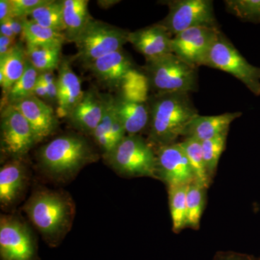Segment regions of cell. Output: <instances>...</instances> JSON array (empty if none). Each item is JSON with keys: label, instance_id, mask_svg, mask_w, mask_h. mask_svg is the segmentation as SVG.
Instances as JSON below:
<instances>
[{"label": "cell", "instance_id": "cell-1", "mask_svg": "<svg viewBox=\"0 0 260 260\" xmlns=\"http://www.w3.org/2000/svg\"><path fill=\"white\" fill-rule=\"evenodd\" d=\"M149 106V143L157 148L176 143L188 124L199 114L186 92L156 93Z\"/></svg>", "mask_w": 260, "mask_h": 260}, {"label": "cell", "instance_id": "cell-2", "mask_svg": "<svg viewBox=\"0 0 260 260\" xmlns=\"http://www.w3.org/2000/svg\"><path fill=\"white\" fill-rule=\"evenodd\" d=\"M88 142L74 135H62L40 149L39 160L43 169L56 177H68L95 160Z\"/></svg>", "mask_w": 260, "mask_h": 260}, {"label": "cell", "instance_id": "cell-3", "mask_svg": "<svg viewBox=\"0 0 260 260\" xmlns=\"http://www.w3.org/2000/svg\"><path fill=\"white\" fill-rule=\"evenodd\" d=\"M144 74L150 88L156 93L195 91L198 89L197 68L174 53L146 60Z\"/></svg>", "mask_w": 260, "mask_h": 260}, {"label": "cell", "instance_id": "cell-4", "mask_svg": "<svg viewBox=\"0 0 260 260\" xmlns=\"http://www.w3.org/2000/svg\"><path fill=\"white\" fill-rule=\"evenodd\" d=\"M25 213L43 236L54 243L71 219V206L64 197L50 191H38L25 205Z\"/></svg>", "mask_w": 260, "mask_h": 260}, {"label": "cell", "instance_id": "cell-5", "mask_svg": "<svg viewBox=\"0 0 260 260\" xmlns=\"http://www.w3.org/2000/svg\"><path fill=\"white\" fill-rule=\"evenodd\" d=\"M104 156L121 175L156 178V155L153 145L138 135H126Z\"/></svg>", "mask_w": 260, "mask_h": 260}, {"label": "cell", "instance_id": "cell-6", "mask_svg": "<svg viewBox=\"0 0 260 260\" xmlns=\"http://www.w3.org/2000/svg\"><path fill=\"white\" fill-rule=\"evenodd\" d=\"M203 66L232 75L251 93L260 95V68L249 64L221 32L210 48Z\"/></svg>", "mask_w": 260, "mask_h": 260}, {"label": "cell", "instance_id": "cell-7", "mask_svg": "<svg viewBox=\"0 0 260 260\" xmlns=\"http://www.w3.org/2000/svg\"><path fill=\"white\" fill-rule=\"evenodd\" d=\"M129 32L104 23L93 20L75 39L78 59L88 66L102 56L121 50L128 42Z\"/></svg>", "mask_w": 260, "mask_h": 260}, {"label": "cell", "instance_id": "cell-8", "mask_svg": "<svg viewBox=\"0 0 260 260\" xmlns=\"http://www.w3.org/2000/svg\"><path fill=\"white\" fill-rule=\"evenodd\" d=\"M169 14L160 24L172 35L195 28L218 27L213 1L210 0H175L167 2Z\"/></svg>", "mask_w": 260, "mask_h": 260}, {"label": "cell", "instance_id": "cell-9", "mask_svg": "<svg viewBox=\"0 0 260 260\" xmlns=\"http://www.w3.org/2000/svg\"><path fill=\"white\" fill-rule=\"evenodd\" d=\"M1 150L18 159L37 143L35 133L28 121L13 105L1 108Z\"/></svg>", "mask_w": 260, "mask_h": 260}, {"label": "cell", "instance_id": "cell-10", "mask_svg": "<svg viewBox=\"0 0 260 260\" xmlns=\"http://www.w3.org/2000/svg\"><path fill=\"white\" fill-rule=\"evenodd\" d=\"M0 259L39 260L37 245L30 231L14 217H1Z\"/></svg>", "mask_w": 260, "mask_h": 260}, {"label": "cell", "instance_id": "cell-11", "mask_svg": "<svg viewBox=\"0 0 260 260\" xmlns=\"http://www.w3.org/2000/svg\"><path fill=\"white\" fill-rule=\"evenodd\" d=\"M156 178L164 181L168 187L188 186L194 182L192 168L180 143L157 148Z\"/></svg>", "mask_w": 260, "mask_h": 260}, {"label": "cell", "instance_id": "cell-12", "mask_svg": "<svg viewBox=\"0 0 260 260\" xmlns=\"http://www.w3.org/2000/svg\"><path fill=\"white\" fill-rule=\"evenodd\" d=\"M220 32L218 27H195L184 30L173 37L172 53L195 68L203 66Z\"/></svg>", "mask_w": 260, "mask_h": 260}, {"label": "cell", "instance_id": "cell-13", "mask_svg": "<svg viewBox=\"0 0 260 260\" xmlns=\"http://www.w3.org/2000/svg\"><path fill=\"white\" fill-rule=\"evenodd\" d=\"M31 126L38 143L52 134L58 126L57 114L47 103L32 95L14 104Z\"/></svg>", "mask_w": 260, "mask_h": 260}, {"label": "cell", "instance_id": "cell-14", "mask_svg": "<svg viewBox=\"0 0 260 260\" xmlns=\"http://www.w3.org/2000/svg\"><path fill=\"white\" fill-rule=\"evenodd\" d=\"M172 36L164 25L158 23L129 32L128 42L133 44L146 60H150L172 53Z\"/></svg>", "mask_w": 260, "mask_h": 260}, {"label": "cell", "instance_id": "cell-15", "mask_svg": "<svg viewBox=\"0 0 260 260\" xmlns=\"http://www.w3.org/2000/svg\"><path fill=\"white\" fill-rule=\"evenodd\" d=\"M88 67L101 83L108 88L119 89L126 75L135 68L122 49L102 56Z\"/></svg>", "mask_w": 260, "mask_h": 260}, {"label": "cell", "instance_id": "cell-16", "mask_svg": "<svg viewBox=\"0 0 260 260\" xmlns=\"http://www.w3.org/2000/svg\"><path fill=\"white\" fill-rule=\"evenodd\" d=\"M81 82L69 61L61 59L58 68L57 109L59 118L68 117L83 96Z\"/></svg>", "mask_w": 260, "mask_h": 260}, {"label": "cell", "instance_id": "cell-17", "mask_svg": "<svg viewBox=\"0 0 260 260\" xmlns=\"http://www.w3.org/2000/svg\"><path fill=\"white\" fill-rule=\"evenodd\" d=\"M104 112V95L89 89L68 116L72 124L85 134L92 135L102 120Z\"/></svg>", "mask_w": 260, "mask_h": 260}, {"label": "cell", "instance_id": "cell-18", "mask_svg": "<svg viewBox=\"0 0 260 260\" xmlns=\"http://www.w3.org/2000/svg\"><path fill=\"white\" fill-rule=\"evenodd\" d=\"M242 112L225 113L217 116L198 114L186 126L182 137L200 143L229 131L231 124L242 116Z\"/></svg>", "mask_w": 260, "mask_h": 260}, {"label": "cell", "instance_id": "cell-19", "mask_svg": "<svg viewBox=\"0 0 260 260\" xmlns=\"http://www.w3.org/2000/svg\"><path fill=\"white\" fill-rule=\"evenodd\" d=\"M118 116L127 135L139 134L149 125L150 106L147 102L126 100L120 96L114 98Z\"/></svg>", "mask_w": 260, "mask_h": 260}, {"label": "cell", "instance_id": "cell-20", "mask_svg": "<svg viewBox=\"0 0 260 260\" xmlns=\"http://www.w3.org/2000/svg\"><path fill=\"white\" fill-rule=\"evenodd\" d=\"M25 171L23 164L15 159L0 170V203L9 206L18 198L23 189Z\"/></svg>", "mask_w": 260, "mask_h": 260}, {"label": "cell", "instance_id": "cell-21", "mask_svg": "<svg viewBox=\"0 0 260 260\" xmlns=\"http://www.w3.org/2000/svg\"><path fill=\"white\" fill-rule=\"evenodd\" d=\"M88 0H63L64 34L66 40L74 42L93 20L89 13Z\"/></svg>", "mask_w": 260, "mask_h": 260}, {"label": "cell", "instance_id": "cell-22", "mask_svg": "<svg viewBox=\"0 0 260 260\" xmlns=\"http://www.w3.org/2000/svg\"><path fill=\"white\" fill-rule=\"evenodd\" d=\"M27 60L26 49L20 42H17L11 51L0 57V85L3 89V96L23 76Z\"/></svg>", "mask_w": 260, "mask_h": 260}, {"label": "cell", "instance_id": "cell-23", "mask_svg": "<svg viewBox=\"0 0 260 260\" xmlns=\"http://www.w3.org/2000/svg\"><path fill=\"white\" fill-rule=\"evenodd\" d=\"M21 37L25 45L36 47H62L67 41L63 32L38 25L28 18L24 21Z\"/></svg>", "mask_w": 260, "mask_h": 260}, {"label": "cell", "instance_id": "cell-24", "mask_svg": "<svg viewBox=\"0 0 260 260\" xmlns=\"http://www.w3.org/2000/svg\"><path fill=\"white\" fill-rule=\"evenodd\" d=\"M27 18L38 25L64 34L63 1L48 0L47 3L29 13Z\"/></svg>", "mask_w": 260, "mask_h": 260}, {"label": "cell", "instance_id": "cell-25", "mask_svg": "<svg viewBox=\"0 0 260 260\" xmlns=\"http://www.w3.org/2000/svg\"><path fill=\"white\" fill-rule=\"evenodd\" d=\"M39 74L40 73L28 59L23 76L13 85L8 93L3 96V102H2L3 104V107L14 105L34 95V89L39 79Z\"/></svg>", "mask_w": 260, "mask_h": 260}, {"label": "cell", "instance_id": "cell-26", "mask_svg": "<svg viewBox=\"0 0 260 260\" xmlns=\"http://www.w3.org/2000/svg\"><path fill=\"white\" fill-rule=\"evenodd\" d=\"M61 47L25 45L27 58L39 73L54 72L60 64Z\"/></svg>", "mask_w": 260, "mask_h": 260}, {"label": "cell", "instance_id": "cell-27", "mask_svg": "<svg viewBox=\"0 0 260 260\" xmlns=\"http://www.w3.org/2000/svg\"><path fill=\"white\" fill-rule=\"evenodd\" d=\"M104 115L92 136L93 137L98 146L102 149L105 155L112 151L114 148L112 135H111V129H112L113 118L115 112V104H114V98L111 95H104Z\"/></svg>", "mask_w": 260, "mask_h": 260}, {"label": "cell", "instance_id": "cell-28", "mask_svg": "<svg viewBox=\"0 0 260 260\" xmlns=\"http://www.w3.org/2000/svg\"><path fill=\"white\" fill-rule=\"evenodd\" d=\"M150 89L148 78L144 73L133 69L126 75L120 88V95L126 100L147 102Z\"/></svg>", "mask_w": 260, "mask_h": 260}, {"label": "cell", "instance_id": "cell-29", "mask_svg": "<svg viewBox=\"0 0 260 260\" xmlns=\"http://www.w3.org/2000/svg\"><path fill=\"white\" fill-rule=\"evenodd\" d=\"M179 143L190 162L194 174L195 182L208 189L211 180L207 172L201 143L198 140L186 138Z\"/></svg>", "mask_w": 260, "mask_h": 260}, {"label": "cell", "instance_id": "cell-30", "mask_svg": "<svg viewBox=\"0 0 260 260\" xmlns=\"http://www.w3.org/2000/svg\"><path fill=\"white\" fill-rule=\"evenodd\" d=\"M206 188L197 182L188 186L186 193V227L194 230L200 228V220L204 210Z\"/></svg>", "mask_w": 260, "mask_h": 260}, {"label": "cell", "instance_id": "cell-31", "mask_svg": "<svg viewBox=\"0 0 260 260\" xmlns=\"http://www.w3.org/2000/svg\"><path fill=\"white\" fill-rule=\"evenodd\" d=\"M188 186L169 187V208L172 219V229L175 233L180 232L186 228V193Z\"/></svg>", "mask_w": 260, "mask_h": 260}, {"label": "cell", "instance_id": "cell-32", "mask_svg": "<svg viewBox=\"0 0 260 260\" xmlns=\"http://www.w3.org/2000/svg\"><path fill=\"white\" fill-rule=\"evenodd\" d=\"M228 133L229 132L212 139L201 142L203 158L210 180H212V178L216 172L219 160L225 150Z\"/></svg>", "mask_w": 260, "mask_h": 260}, {"label": "cell", "instance_id": "cell-33", "mask_svg": "<svg viewBox=\"0 0 260 260\" xmlns=\"http://www.w3.org/2000/svg\"><path fill=\"white\" fill-rule=\"evenodd\" d=\"M227 9L243 20H260V0H227Z\"/></svg>", "mask_w": 260, "mask_h": 260}, {"label": "cell", "instance_id": "cell-34", "mask_svg": "<svg viewBox=\"0 0 260 260\" xmlns=\"http://www.w3.org/2000/svg\"><path fill=\"white\" fill-rule=\"evenodd\" d=\"M48 0H10L12 18H27L29 13L47 3Z\"/></svg>", "mask_w": 260, "mask_h": 260}, {"label": "cell", "instance_id": "cell-35", "mask_svg": "<svg viewBox=\"0 0 260 260\" xmlns=\"http://www.w3.org/2000/svg\"><path fill=\"white\" fill-rule=\"evenodd\" d=\"M39 79L47 89L49 102H57V77L53 72H44L39 74Z\"/></svg>", "mask_w": 260, "mask_h": 260}, {"label": "cell", "instance_id": "cell-36", "mask_svg": "<svg viewBox=\"0 0 260 260\" xmlns=\"http://www.w3.org/2000/svg\"><path fill=\"white\" fill-rule=\"evenodd\" d=\"M213 260H260L253 256L233 251H220L216 254Z\"/></svg>", "mask_w": 260, "mask_h": 260}, {"label": "cell", "instance_id": "cell-37", "mask_svg": "<svg viewBox=\"0 0 260 260\" xmlns=\"http://www.w3.org/2000/svg\"><path fill=\"white\" fill-rule=\"evenodd\" d=\"M15 39L0 35V57L8 54L16 45Z\"/></svg>", "mask_w": 260, "mask_h": 260}, {"label": "cell", "instance_id": "cell-38", "mask_svg": "<svg viewBox=\"0 0 260 260\" xmlns=\"http://www.w3.org/2000/svg\"><path fill=\"white\" fill-rule=\"evenodd\" d=\"M12 18V6L10 0L0 1V23Z\"/></svg>", "mask_w": 260, "mask_h": 260}, {"label": "cell", "instance_id": "cell-39", "mask_svg": "<svg viewBox=\"0 0 260 260\" xmlns=\"http://www.w3.org/2000/svg\"><path fill=\"white\" fill-rule=\"evenodd\" d=\"M34 95L39 98L42 101H48L49 102V96H48V93L46 87L44 86L42 80L38 79L37 85H36L35 89H34Z\"/></svg>", "mask_w": 260, "mask_h": 260}, {"label": "cell", "instance_id": "cell-40", "mask_svg": "<svg viewBox=\"0 0 260 260\" xmlns=\"http://www.w3.org/2000/svg\"><path fill=\"white\" fill-rule=\"evenodd\" d=\"M0 35L5 36V37L12 38V39H16V37L10 26L9 23L7 21L3 22L0 23Z\"/></svg>", "mask_w": 260, "mask_h": 260}, {"label": "cell", "instance_id": "cell-41", "mask_svg": "<svg viewBox=\"0 0 260 260\" xmlns=\"http://www.w3.org/2000/svg\"><path fill=\"white\" fill-rule=\"evenodd\" d=\"M99 5H101V7L104 8H109V5L113 6L114 4H117L119 3V1H114V0H111V1H99L98 2Z\"/></svg>", "mask_w": 260, "mask_h": 260}, {"label": "cell", "instance_id": "cell-42", "mask_svg": "<svg viewBox=\"0 0 260 260\" xmlns=\"http://www.w3.org/2000/svg\"></svg>", "mask_w": 260, "mask_h": 260}]
</instances>
